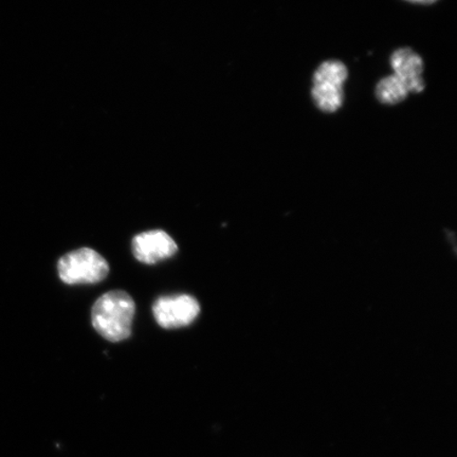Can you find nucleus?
<instances>
[{
  "instance_id": "obj_2",
  "label": "nucleus",
  "mask_w": 457,
  "mask_h": 457,
  "mask_svg": "<svg viewBox=\"0 0 457 457\" xmlns=\"http://www.w3.org/2000/svg\"><path fill=\"white\" fill-rule=\"evenodd\" d=\"M57 270L60 278L65 284H96L108 276L110 266L96 251L81 248L62 256Z\"/></svg>"
},
{
  "instance_id": "obj_8",
  "label": "nucleus",
  "mask_w": 457,
  "mask_h": 457,
  "mask_svg": "<svg viewBox=\"0 0 457 457\" xmlns=\"http://www.w3.org/2000/svg\"><path fill=\"white\" fill-rule=\"evenodd\" d=\"M407 2L414 3V4H431L436 3L437 0H407Z\"/></svg>"
},
{
  "instance_id": "obj_4",
  "label": "nucleus",
  "mask_w": 457,
  "mask_h": 457,
  "mask_svg": "<svg viewBox=\"0 0 457 457\" xmlns=\"http://www.w3.org/2000/svg\"><path fill=\"white\" fill-rule=\"evenodd\" d=\"M154 317L165 329L186 328L195 321L200 312L199 303L187 295L162 296L153 306Z\"/></svg>"
},
{
  "instance_id": "obj_7",
  "label": "nucleus",
  "mask_w": 457,
  "mask_h": 457,
  "mask_svg": "<svg viewBox=\"0 0 457 457\" xmlns=\"http://www.w3.org/2000/svg\"><path fill=\"white\" fill-rule=\"evenodd\" d=\"M409 94L408 89L393 74L382 79L376 87L377 98L385 104H397L407 98Z\"/></svg>"
},
{
  "instance_id": "obj_3",
  "label": "nucleus",
  "mask_w": 457,
  "mask_h": 457,
  "mask_svg": "<svg viewBox=\"0 0 457 457\" xmlns=\"http://www.w3.org/2000/svg\"><path fill=\"white\" fill-rule=\"evenodd\" d=\"M347 68L340 61H327L319 66L313 76L312 98L320 110L334 112L343 103V84Z\"/></svg>"
},
{
  "instance_id": "obj_1",
  "label": "nucleus",
  "mask_w": 457,
  "mask_h": 457,
  "mask_svg": "<svg viewBox=\"0 0 457 457\" xmlns=\"http://www.w3.org/2000/svg\"><path fill=\"white\" fill-rule=\"evenodd\" d=\"M136 305L131 296L122 290H112L95 303L91 312L93 327L103 338L116 343L131 335Z\"/></svg>"
},
{
  "instance_id": "obj_6",
  "label": "nucleus",
  "mask_w": 457,
  "mask_h": 457,
  "mask_svg": "<svg viewBox=\"0 0 457 457\" xmlns=\"http://www.w3.org/2000/svg\"><path fill=\"white\" fill-rule=\"evenodd\" d=\"M393 76L402 83L409 93L420 94L425 89L424 62L421 57L410 48L395 51L391 57Z\"/></svg>"
},
{
  "instance_id": "obj_5",
  "label": "nucleus",
  "mask_w": 457,
  "mask_h": 457,
  "mask_svg": "<svg viewBox=\"0 0 457 457\" xmlns=\"http://www.w3.org/2000/svg\"><path fill=\"white\" fill-rule=\"evenodd\" d=\"M131 248L136 259L147 265L170 259L179 251V245L174 239L162 230H153L136 236Z\"/></svg>"
}]
</instances>
